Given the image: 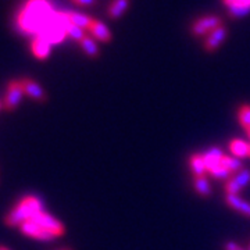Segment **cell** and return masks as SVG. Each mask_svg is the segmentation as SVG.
<instances>
[{
  "label": "cell",
  "mask_w": 250,
  "mask_h": 250,
  "mask_svg": "<svg viewBox=\"0 0 250 250\" xmlns=\"http://www.w3.org/2000/svg\"><path fill=\"white\" fill-rule=\"evenodd\" d=\"M54 13L47 0H28L17 16V27L27 35H42L53 21Z\"/></svg>",
  "instance_id": "cell-1"
},
{
  "label": "cell",
  "mask_w": 250,
  "mask_h": 250,
  "mask_svg": "<svg viewBox=\"0 0 250 250\" xmlns=\"http://www.w3.org/2000/svg\"><path fill=\"white\" fill-rule=\"evenodd\" d=\"M41 211H43L41 200L35 196H27L24 197L9 214L6 215L4 223L7 227H11V228L13 227L20 228V225H22L25 221L31 220L34 215L41 213Z\"/></svg>",
  "instance_id": "cell-2"
},
{
  "label": "cell",
  "mask_w": 250,
  "mask_h": 250,
  "mask_svg": "<svg viewBox=\"0 0 250 250\" xmlns=\"http://www.w3.org/2000/svg\"><path fill=\"white\" fill-rule=\"evenodd\" d=\"M31 221H34L35 224H38L39 227H42L45 231H47L49 233H52L54 238H59V236H62L64 232H65V228L57 218H54L53 215L47 214L45 211H41L36 215H34L31 218Z\"/></svg>",
  "instance_id": "cell-3"
},
{
  "label": "cell",
  "mask_w": 250,
  "mask_h": 250,
  "mask_svg": "<svg viewBox=\"0 0 250 250\" xmlns=\"http://www.w3.org/2000/svg\"><path fill=\"white\" fill-rule=\"evenodd\" d=\"M25 95L24 92V88H22V81L21 80H14L11 81L7 86V90H6V96H4V108L7 111H13L18 107V104L21 103L22 100V96Z\"/></svg>",
  "instance_id": "cell-4"
},
{
  "label": "cell",
  "mask_w": 250,
  "mask_h": 250,
  "mask_svg": "<svg viewBox=\"0 0 250 250\" xmlns=\"http://www.w3.org/2000/svg\"><path fill=\"white\" fill-rule=\"evenodd\" d=\"M223 25V21L218 16H205V17L199 18L193 22L192 25V35L193 36H203L208 35L210 32H213L215 28Z\"/></svg>",
  "instance_id": "cell-5"
},
{
  "label": "cell",
  "mask_w": 250,
  "mask_h": 250,
  "mask_svg": "<svg viewBox=\"0 0 250 250\" xmlns=\"http://www.w3.org/2000/svg\"><path fill=\"white\" fill-rule=\"evenodd\" d=\"M250 184V171L242 170L232 175L225 184L227 195H239L245 188Z\"/></svg>",
  "instance_id": "cell-6"
},
{
  "label": "cell",
  "mask_w": 250,
  "mask_h": 250,
  "mask_svg": "<svg viewBox=\"0 0 250 250\" xmlns=\"http://www.w3.org/2000/svg\"><path fill=\"white\" fill-rule=\"evenodd\" d=\"M228 35V29L225 25H220L218 28H215L213 32H210L205 41V50L207 53H213L215 52L220 46L223 45L225 38Z\"/></svg>",
  "instance_id": "cell-7"
},
{
  "label": "cell",
  "mask_w": 250,
  "mask_h": 250,
  "mask_svg": "<svg viewBox=\"0 0 250 250\" xmlns=\"http://www.w3.org/2000/svg\"><path fill=\"white\" fill-rule=\"evenodd\" d=\"M20 231L24 233L25 236L34 238V239H39V241H53L54 239V236L52 233L45 231L42 227H39L38 224L31 221V220H28L22 225H20Z\"/></svg>",
  "instance_id": "cell-8"
},
{
  "label": "cell",
  "mask_w": 250,
  "mask_h": 250,
  "mask_svg": "<svg viewBox=\"0 0 250 250\" xmlns=\"http://www.w3.org/2000/svg\"><path fill=\"white\" fill-rule=\"evenodd\" d=\"M22 81V88L25 95H28L31 99H34L35 102L39 103H45L47 100V95H46L45 89L34 80H29V78H24Z\"/></svg>",
  "instance_id": "cell-9"
},
{
  "label": "cell",
  "mask_w": 250,
  "mask_h": 250,
  "mask_svg": "<svg viewBox=\"0 0 250 250\" xmlns=\"http://www.w3.org/2000/svg\"><path fill=\"white\" fill-rule=\"evenodd\" d=\"M50 46L52 43L45 39L43 36H34L32 42H31V50L32 54L39 60H45L50 56Z\"/></svg>",
  "instance_id": "cell-10"
},
{
  "label": "cell",
  "mask_w": 250,
  "mask_h": 250,
  "mask_svg": "<svg viewBox=\"0 0 250 250\" xmlns=\"http://www.w3.org/2000/svg\"><path fill=\"white\" fill-rule=\"evenodd\" d=\"M88 32L90 34V36L93 38V39H98L100 42H104V43H107L111 41V32H110V29L107 28L106 24H103V22H100V21H96V20H93L92 21V24H90V27L88 28Z\"/></svg>",
  "instance_id": "cell-11"
},
{
  "label": "cell",
  "mask_w": 250,
  "mask_h": 250,
  "mask_svg": "<svg viewBox=\"0 0 250 250\" xmlns=\"http://www.w3.org/2000/svg\"><path fill=\"white\" fill-rule=\"evenodd\" d=\"M225 203L229 206L232 210L250 218V203L243 200L239 195H227L225 196Z\"/></svg>",
  "instance_id": "cell-12"
},
{
  "label": "cell",
  "mask_w": 250,
  "mask_h": 250,
  "mask_svg": "<svg viewBox=\"0 0 250 250\" xmlns=\"http://www.w3.org/2000/svg\"><path fill=\"white\" fill-rule=\"evenodd\" d=\"M203 157H205L206 167H207V172H208V171L213 170L215 167L221 166V159L224 157V153L218 147H211V149H208L203 154Z\"/></svg>",
  "instance_id": "cell-13"
},
{
  "label": "cell",
  "mask_w": 250,
  "mask_h": 250,
  "mask_svg": "<svg viewBox=\"0 0 250 250\" xmlns=\"http://www.w3.org/2000/svg\"><path fill=\"white\" fill-rule=\"evenodd\" d=\"M189 167L195 177H203L207 172L206 161L203 154H192L189 159Z\"/></svg>",
  "instance_id": "cell-14"
},
{
  "label": "cell",
  "mask_w": 250,
  "mask_h": 250,
  "mask_svg": "<svg viewBox=\"0 0 250 250\" xmlns=\"http://www.w3.org/2000/svg\"><path fill=\"white\" fill-rule=\"evenodd\" d=\"M229 152L238 159L250 157V145L241 139H232L229 142Z\"/></svg>",
  "instance_id": "cell-15"
},
{
  "label": "cell",
  "mask_w": 250,
  "mask_h": 250,
  "mask_svg": "<svg viewBox=\"0 0 250 250\" xmlns=\"http://www.w3.org/2000/svg\"><path fill=\"white\" fill-rule=\"evenodd\" d=\"M128 7H129V0H114L107 10L108 17L111 20H118L124 16Z\"/></svg>",
  "instance_id": "cell-16"
},
{
  "label": "cell",
  "mask_w": 250,
  "mask_h": 250,
  "mask_svg": "<svg viewBox=\"0 0 250 250\" xmlns=\"http://www.w3.org/2000/svg\"><path fill=\"white\" fill-rule=\"evenodd\" d=\"M67 17H68V21L77 25V27L82 28L85 31H88V28L90 27L93 18H90L89 16H85V14H80V13H74V11H68L67 13Z\"/></svg>",
  "instance_id": "cell-17"
},
{
  "label": "cell",
  "mask_w": 250,
  "mask_h": 250,
  "mask_svg": "<svg viewBox=\"0 0 250 250\" xmlns=\"http://www.w3.org/2000/svg\"><path fill=\"white\" fill-rule=\"evenodd\" d=\"M80 45L82 47V50H83V53L86 56H89L90 59H98L100 52H99L98 45H96V42L93 41L92 36H85L80 42Z\"/></svg>",
  "instance_id": "cell-18"
},
{
  "label": "cell",
  "mask_w": 250,
  "mask_h": 250,
  "mask_svg": "<svg viewBox=\"0 0 250 250\" xmlns=\"http://www.w3.org/2000/svg\"><path fill=\"white\" fill-rule=\"evenodd\" d=\"M193 188H195L197 195H200V196L208 197L211 195V187L208 184V179L206 178V175H203V177H195V179H193Z\"/></svg>",
  "instance_id": "cell-19"
},
{
  "label": "cell",
  "mask_w": 250,
  "mask_h": 250,
  "mask_svg": "<svg viewBox=\"0 0 250 250\" xmlns=\"http://www.w3.org/2000/svg\"><path fill=\"white\" fill-rule=\"evenodd\" d=\"M221 166H223L225 170H228L232 175H235L236 172L243 170L242 167V161L238 157H229V156H225L221 159Z\"/></svg>",
  "instance_id": "cell-20"
},
{
  "label": "cell",
  "mask_w": 250,
  "mask_h": 250,
  "mask_svg": "<svg viewBox=\"0 0 250 250\" xmlns=\"http://www.w3.org/2000/svg\"><path fill=\"white\" fill-rule=\"evenodd\" d=\"M238 121L243 129H249L250 128V104H242L238 110Z\"/></svg>",
  "instance_id": "cell-21"
},
{
  "label": "cell",
  "mask_w": 250,
  "mask_h": 250,
  "mask_svg": "<svg viewBox=\"0 0 250 250\" xmlns=\"http://www.w3.org/2000/svg\"><path fill=\"white\" fill-rule=\"evenodd\" d=\"M67 36H70L71 39L77 41V42H81L86 35H85V29H82V28L77 27V25L70 22L67 25Z\"/></svg>",
  "instance_id": "cell-22"
},
{
  "label": "cell",
  "mask_w": 250,
  "mask_h": 250,
  "mask_svg": "<svg viewBox=\"0 0 250 250\" xmlns=\"http://www.w3.org/2000/svg\"><path fill=\"white\" fill-rule=\"evenodd\" d=\"M250 13V6H231L228 7V14L232 18H242Z\"/></svg>",
  "instance_id": "cell-23"
},
{
  "label": "cell",
  "mask_w": 250,
  "mask_h": 250,
  "mask_svg": "<svg viewBox=\"0 0 250 250\" xmlns=\"http://www.w3.org/2000/svg\"><path fill=\"white\" fill-rule=\"evenodd\" d=\"M208 174L215 179H227L232 177V174L228 170H225L223 166H218V167H215L213 170H210L208 171Z\"/></svg>",
  "instance_id": "cell-24"
},
{
  "label": "cell",
  "mask_w": 250,
  "mask_h": 250,
  "mask_svg": "<svg viewBox=\"0 0 250 250\" xmlns=\"http://www.w3.org/2000/svg\"><path fill=\"white\" fill-rule=\"evenodd\" d=\"M227 7L231 6H250V0H223Z\"/></svg>",
  "instance_id": "cell-25"
},
{
  "label": "cell",
  "mask_w": 250,
  "mask_h": 250,
  "mask_svg": "<svg viewBox=\"0 0 250 250\" xmlns=\"http://www.w3.org/2000/svg\"><path fill=\"white\" fill-rule=\"evenodd\" d=\"M224 250H245V249H243L242 246H239L238 243H235V242H227V243L224 245Z\"/></svg>",
  "instance_id": "cell-26"
},
{
  "label": "cell",
  "mask_w": 250,
  "mask_h": 250,
  "mask_svg": "<svg viewBox=\"0 0 250 250\" xmlns=\"http://www.w3.org/2000/svg\"><path fill=\"white\" fill-rule=\"evenodd\" d=\"M72 1H74L75 4H80V6L88 7V6H95L98 0H72Z\"/></svg>",
  "instance_id": "cell-27"
},
{
  "label": "cell",
  "mask_w": 250,
  "mask_h": 250,
  "mask_svg": "<svg viewBox=\"0 0 250 250\" xmlns=\"http://www.w3.org/2000/svg\"><path fill=\"white\" fill-rule=\"evenodd\" d=\"M0 250H10L9 248H6V246H0Z\"/></svg>",
  "instance_id": "cell-28"
},
{
  "label": "cell",
  "mask_w": 250,
  "mask_h": 250,
  "mask_svg": "<svg viewBox=\"0 0 250 250\" xmlns=\"http://www.w3.org/2000/svg\"><path fill=\"white\" fill-rule=\"evenodd\" d=\"M246 132H248V136L250 138V128H249V129H246Z\"/></svg>",
  "instance_id": "cell-29"
},
{
  "label": "cell",
  "mask_w": 250,
  "mask_h": 250,
  "mask_svg": "<svg viewBox=\"0 0 250 250\" xmlns=\"http://www.w3.org/2000/svg\"><path fill=\"white\" fill-rule=\"evenodd\" d=\"M60 250H72V249H70V248H65V249H60Z\"/></svg>",
  "instance_id": "cell-30"
},
{
  "label": "cell",
  "mask_w": 250,
  "mask_h": 250,
  "mask_svg": "<svg viewBox=\"0 0 250 250\" xmlns=\"http://www.w3.org/2000/svg\"><path fill=\"white\" fill-rule=\"evenodd\" d=\"M248 250H250V245H249V248H248Z\"/></svg>",
  "instance_id": "cell-31"
}]
</instances>
